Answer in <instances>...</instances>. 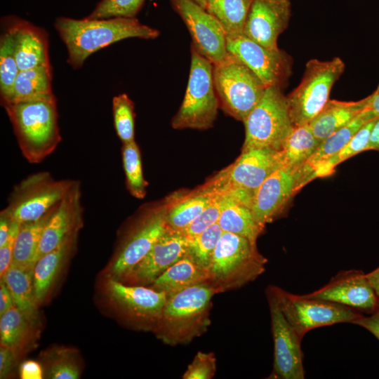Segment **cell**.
I'll return each instance as SVG.
<instances>
[{
  "label": "cell",
  "instance_id": "1",
  "mask_svg": "<svg viewBox=\"0 0 379 379\" xmlns=\"http://www.w3.org/2000/svg\"><path fill=\"white\" fill-rule=\"evenodd\" d=\"M55 28L65 44L67 62L74 69L81 67L95 52L128 38L154 39L160 32L142 24L136 18L74 19L58 18Z\"/></svg>",
  "mask_w": 379,
  "mask_h": 379
},
{
  "label": "cell",
  "instance_id": "2",
  "mask_svg": "<svg viewBox=\"0 0 379 379\" xmlns=\"http://www.w3.org/2000/svg\"><path fill=\"white\" fill-rule=\"evenodd\" d=\"M20 151L31 164L44 161L61 141L55 95L3 105Z\"/></svg>",
  "mask_w": 379,
  "mask_h": 379
},
{
  "label": "cell",
  "instance_id": "3",
  "mask_svg": "<svg viewBox=\"0 0 379 379\" xmlns=\"http://www.w3.org/2000/svg\"><path fill=\"white\" fill-rule=\"evenodd\" d=\"M215 288L197 284L168 297L155 331L166 344L190 343L205 333L211 324L210 310Z\"/></svg>",
  "mask_w": 379,
  "mask_h": 379
},
{
  "label": "cell",
  "instance_id": "4",
  "mask_svg": "<svg viewBox=\"0 0 379 379\" xmlns=\"http://www.w3.org/2000/svg\"><path fill=\"white\" fill-rule=\"evenodd\" d=\"M267 260L256 243L242 236L223 232L213 253L208 270V285L218 293L240 288L265 270Z\"/></svg>",
  "mask_w": 379,
  "mask_h": 379
},
{
  "label": "cell",
  "instance_id": "5",
  "mask_svg": "<svg viewBox=\"0 0 379 379\" xmlns=\"http://www.w3.org/2000/svg\"><path fill=\"white\" fill-rule=\"evenodd\" d=\"M191 62L182 102L171 119L174 129L206 130L217 118L220 103L213 81V65L191 45Z\"/></svg>",
  "mask_w": 379,
  "mask_h": 379
},
{
  "label": "cell",
  "instance_id": "6",
  "mask_svg": "<svg viewBox=\"0 0 379 379\" xmlns=\"http://www.w3.org/2000/svg\"><path fill=\"white\" fill-rule=\"evenodd\" d=\"M213 73L220 108L243 122L267 88L252 70L230 53L224 60L213 65Z\"/></svg>",
  "mask_w": 379,
  "mask_h": 379
},
{
  "label": "cell",
  "instance_id": "7",
  "mask_svg": "<svg viewBox=\"0 0 379 379\" xmlns=\"http://www.w3.org/2000/svg\"><path fill=\"white\" fill-rule=\"evenodd\" d=\"M345 68L338 57L329 60L312 59L307 62L300 83L286 96L293 126L309 124L322 110Z\"/></svg>",
  "mask_w": 379,
  "mask_h": 379
},
{
  "label": "cell",
  "instance_id": "8",
  "mask_svg": "<svg viewBox=\"0 0 379 379\" xmlns=\"http://www.w3.org/2000/svg\"><path fill=\"white\" fill-rule=\"evenodd\" d=\"M74 180H55L48 171L32 173L16 184L3 211L20 224L41 219L59 204Z\"/></svg>",
  "mask_w": 379,
  "mask_h": 379
},
{
  "label": "cell",
  "instance_id": "9",
  "mask_svg": "<svg viewBox=\"0 0 379 379\" xmlns=\"http://www.w3.org/2000/svg\"><path fill=\"white\" fill-rule=\"evenodd\" d=\"M243 123L245 139L241 150L255 147L280 150L293 128L286 96L281 88H267Z\"/></svg>",
  "mask_w": 379,
  "mask_h": 379
},
{
  "label": "cell",
  "instance_id": "10",
  "mask_svg": "<svg viewBox=\"0 0 379 379\" xmlns=\"http://www.w3.org/2000/svg\"><path fill=\"white\" fill-rule=\"evenodd\" d=\"M284 317L301 338L310 331L338 323H352L361 314L350 307L291 293L280 287L269 286Z\"/></svg>",
  "mask_w": 379,
  "mask_h": 379
},
{
  "label": "cell",
  "instance_id": "11",
  "mask_svg": "<svg viewBox=\"0 0 379 379\" xmlns=\"http://www.w3.org/2000/svg\"><path fill=\"white\" fill-rule=\"evenodd\" d=\"M280 167L279 150L268 147L241 150L234 163L216 174L203 187L213 192L243 190L254 194L264 180Z\"/></svg>",
  "mask_w": 379,
  "mask_h": 379
},
{
  "label": "cell",
  "instance_id": "12",
  "mask_svg": "<svg viewBox=\"0 0 379 379\" xmlns=\"http://www.w3.org/2000/svg\"><path fill=\"white\" fill-rule=\"evenodd\" d=\"M227 51L245 64L266 88H282L292 72L291 56L278 48H267L244 34L227 36Z\"/></svg>",
  "mask_w": 379,
  "mask_h": 379
},
{
  "label": "cell",
  "instance_id": "13",
  "mask_svg": "<svg viewBox=\"0 0 379 379\" xmlns=\"http://www.w3.org/2000/svg\"><path fill=\"white\" fill-rule=\"evenodd\" d=\"M169 205L152 207L146 211L120 244L110 267L113 278H124L148 253L168 229Z\"/></svg>",
  "mask_w": 379,
  "mask_h": 379
},
{
  "label": "cell",
  "instance_id": "14",
  "mask_svg": "<svg viewBox=\"0 0 379 379\" xmlns=\"http://www.w3.org/2000/svg\"><path fill=\"white\" fill-rule=\"evenodd\" d=\"M187 27L195 49L213 65L228 55L227 34L220 21L192 0H170Z\"/></svg>",
  "mask_w": 379,
  "mask_h": 379
},
{
  "label": "cell",
  "instance_id": "15",
  "mask_svg": "<svg viewBox=\"0 0 379 379\" xmlns=\"http://www.w3.org/2000/svg\"><path fill=\"white\" fill-rule=\"evenodd\" d=\"M267 298L274 340L273 369L270 378L303 379V353L301 338L284 317L277 300L268 286Z\"/></svg>",
  "mask_w": 379,
  "mask_h": 379
},
{
  "label": "cell",
  "instance_id": "16",
  "mask_svg": "<svg viewBox=\"0 0 379 379\" xmlns=\"http://www.w3.org/2000/svg\"><path fill=\"white\" fill-rule=\"evenodd\" d=\"M305 295L366 312L378 309V297L366 274L360 270L340 271L325 286Z\"/></svg>",
  "mask_w": 379,
  "mask_h": 379
},
{
  "label": "cell",
  "instance_id": "17",
  "mask_svg": "<svg viewBox=\"0 0 379 379\" xmlns=\"http://www.w3.org/2000/svg\"><path fill=\"white\" fill-rule=\"evenodd\" d=\"M112 302L127 317L154 329L161 319L167 295L162 291L142 286H128L112 277L106 284Z\"/></svg>",
  "mask_w": 379,
  "mask_h": 379
},
{
  "label": "cell",
  "instance_id": "18",
  "mask_svg": "<svg viewBox=\"0 0 379 379\" xmlns=\"http://www.w3.org/2000/svg\"><path fill=\"white\" fill-rule=\"evenodd\" d=\"M300 178V168L280 167L255 192L251 209L255 220L262 228L280 213L298 191Z\"/></svg>",
  "mask_w": 379,
  "mask_h": 379
},
{
  "label": "cell",
  "instance_id": "19",
  "mask_svg": "<svg viewBox=\"0 0 379 379\" xmlns=\"http://www.w3.org/2000/svg\"><path fill=\"white\" fill-rule=\"evenodd\" d=\"M188 251V237L182 231L168 227L144 258L124 279L131 284H152Z\"/></svg>",
  "mask_w": 379,
  "mask_h": 379
},
{
  "label": "cell",
  "instance_id": "20",
  "mask_svg": "<svg viewBox=\"0 0 379 379\" xmlns=\"http://www.w3.org/2000/svg\"><path fill=\"white\" fill-rule=\"evenodd\" d=\"M82 215L81 183L75 180L55 208L44 227L36 262L57 248L67 237L77 233L83 224Z\"/></svg>",
  "mask_w": 379,
  "mask_h": 379
},
{
  "label": "cell",
  "instance_id": "21",
  "mask_svg": "<svg viewBox=\"0 0 379 379\" xmlns=\"http://www.w3.org/2000/svg\"><path fill=\"white\" fill-rule=\"evenodd\" d=\"M291 15V0H253L243 34L267 48H278L277 39Z\"/></svg>",
  "mask_w": 379,
  "mask_h": 379
},
{
  "label": "cell",
  "instance_id": "22",
  "mask_svg": "<svg viewBox=\"0 0 379 379\" xmlns=\"http://www.w3.org/2000/svg\"><path fill=\"white\" fill-rule=\"evenodd\" d=\"M1 22L12 39L20 71L50 63L48 34L43 28L15 15Z\"/></svg>",
  "mask_w": 379,
  "mask_h": 379
},
{
  "label": "cell",
  "instance_id": "23",
  "mask_svg": "<svg viewBox=\"0 0 379 379\" xmlns=\"http://www.w3.org/2000/svg\"><path fill=\"white\" fill-rule=\"evenodd\" d=\"M376 117L367 107L348 124L321 141L312 156L300 168L298 190L310 182L317 165L338 153L365 124Z\"/></svg>",
  "mask_w": 379,
  "mask_h": 379
},
{
  "label": "cell",
  "instance_id": "24",
  "mask_svg": "<svg viewBox=\"0 0 379 379\" xmlns=\"http://www.w3.org/2000/svg\"><path fill=\"white\" fill-rule=\"evenodd\" d=\"M209 279L207 268L201 265L189 251L152 284V288L167 297L190 286L205 284Z\"/></svg>",
  "mask_w": 379,
  "mask_h": 379
},
{
  "label": "cell",
  "instance_id": "25",
  "mask_svg": "<svg viewBox=\"0 0 379 379\" xmlns=\"http://www.w3.org/2000/svg\"><path fill=\"white\" fill-rule=\"evenodd\" d=\"M371 95L357 101L329 100L322 110L309 124L316 138L322 141L346 126L366 109Z\"/></svg>",
  "mask_w": 379,
  "mask_h": 379
},
{
  "label": "cell",
  "instance_id": "26",
  "mask_svg": "<svg viewBox=\"0 0 379 379\" xmlns=\"http://www.w3.org/2000/svg\"><path fill=\"white\" fill-rule=\"evenodd\" d=\"M77 233L67 237L57 248L44 255L33 268V287L37 303L42 302L49 293L58 274L69 255Z\"/></svg>",
  "mask_w": 379,
  "mask_h": 379
},
{
  "label": "cell",
  "instance_id": "27",
  "mask_svg": "<svg viewBox=\"0 0 379 379\" xmlns=\"http://www.w3.org/2000/svg\"><path fill=\"white\" fill-rule=\"evenodd\" d=\"M218 193L222 194V204L218 224L222 231L256 243L264 228L255 220L251 208L239 201L229 192Z\"/></svg>",
  "mask_w": 379,
  "mask_h": 379
},
{
  "label": "cell",
  "instance_id": "28",
  "mask_svg": "<svg viewBox=\"0 0 379 379\" xmlns=\"http://www.w3.org/2000/svg\"><path fill=\"white\" fill-rule=\"evenodd\" d=\"M51 81L50 63L20 70L13 86L11 98L6 104L53 96Z\"/></svg>",
  "mask_w": 379,
  "mask_h": 379
},
{
  "label": "cell",
  "instance_id": "29",
  "mask_svg": "<svg viewBox=\"0 0 379 379\" xmlns=\"http://www.w3.org/2000/svg\"><path fill=\"white\" fill-rule=\"evenodd\" d=\"M11 292L15 305L32 322L38 316L33 287V269L11 264L1 279Z\"/></svg>",
  "mask_w": 379,
  "mask_h": 379
},
{
  "label": "cell",
  "instance_id": "30",
  "mask_svg": "<svg viewBox=\"0 0 379 379\" xmlns=\"http://www.w3.org/2000/svg\"><path fill=\"white\" fill-rule=\"evenodd\" d=\"M320 142L309 124L293 126L279 150L281 167L301 168L316 151Z\"/></svg>",
  "mask_w": 379,
  "mask_h": 379
},
{
  "label": "cell",
  "instance_id": "31",
  "mask_svg": "<svg viewBox=\"0 0 379 379\" xmlns=\"http://www.w3.org/2000/svg\"><path fill=\"white\" fill-rule=\"evenodd\" d=\"M54 209L39 220L20 224L14 244L13 264L34 268L44 227Z\"/></svg>",
  "mask_w": 379,
  "mask_h": 379
},
{
  "label": "cell",
  "instance_id": "32",
  "mask_svg": "<svg viewBox=\"0 0 379 379\" xmlns=\"http://www.w3.org/2000/svg\"><path fill=\"white\" fill-rule=\"evenodd\" d=\"M215 192L203 187L194 194L173 205H169L166 222L169 228L182 231L208 205Z\"/></svg>",
  "mask_w": 379,
  "mask_h": 379
},
{
  "label": "cell",
  "instance_id": "33",
  "mask_svg": "<svg viewBox=\"0 0 379 379\" xmlns=\"http://www.w3.org/2000/svg\"><path fill=\"white\" fill-rule=\"evenodd\" d=\"M253 0H208V11L223 26L227 36L243 34Z\"/></svg>",
  "mask_w": 379,
  "mask_h": 379
},
{
  "label": "cell",
  "instance_id": "34",
  "mask_svg": "<svg viewBox=\"0 0 379 379\" xmlns=\"http://www.w3.org/2000/svg\"><path fill=\"white\" fill-rule=\"evenodd\" d=\"M377 119L378 117L365 124L338 153L317 165L311 175L310 181L316 178L331 175L340 163L366 151L371 133Z\"/></svg>",
  "mask_w": 379,
  "mask_h": 379
},
{
  "label": "cell",
  "instance_id": "35",
  "mask_svg": "<svg viewBox=\"0 0 379 379\" xmlns=\"http://www.w3.org/2000/svg\"><path fill=\"white\" fill-rule=\"evenodd\" d=\"M121 157L128 191L135 198L143 199L148 183L143 176L140 151L135 140L122 144Z\"/></svg>",
  "mask_w": 379,
  "mask_h": 379
},
{
  "label": "cell",
  "instance_id": "36",
  "mask_svg": "<svg viewBox=\"0 0 379 379\" xmlns=\"http://www.w3.org/2000/svg\"><path fill=\"white\" fill-rule=\"evenodd\" d=\"M19 72L12 39L4 30L0 38V95L2 105L11 100Z\"/></svg>",
  "mask_w": 379,
  "mask_h": 379
},
{
  "label": "cell",
  "instance_id": "37",
  "mask_svg": "<svg viewBox=\"0 0 379 379\" xmlns=\"http://www.w3.org/2000/svg\"><path fill=\"white\" fill-rule=\"evenodd\" d=\"M0 317L1 345L18 349L27 336L31 321L15 305Z\"/></svg>",
  "mask_w": 379,
  "mask_h": 379
},
{
  "label": "cell",
  "instance_id": "38",
  "mask_svg": "<svg viewBox=\"0 0 379 379\" xmlns=\"http://www.w3.org/2000/svg\"><path fill=\"white\" fill-rule=\"evenodd\" d=\"M112 114L114 129L122 144L135 140L134 103L126 93L113 98Z\"/></svg>",
  "mask_w": 379,
  "mask_h": 379
},
{
  "label": "cell",
  "instance_id": "39",
  "mask_svg": "<svg viewBox=\"0 0 379 379\" xmlns=\"http://www.w3.org/2000/svg\"><path fill=\"white\" fill-rule=\"evenodd\" d=\"M223 233L217 223L189 239V253L203 267L208 269L217 243Z\"/></svg>",
  "mask_w": 379,
  "mask_h": 379
},
{
  "label": "cell",
  "instance_id": "40",
  "mask_svg": "<svg viewBox=\"0 0 379 379\" xmlns=\"http://www.w3.org/2000/svg\"><path fill=\"white\" fill-rule=\"evenodd\" d=\"M145 0H100L86 17L90 19L135 18Z\"/></svg>",
  "mask_w": 379,
  "mask_h": 379
},
{
  "label": "cell",
  "instance_id": "41",
  "mask_svg": "<svg viewBox=\"0 0 379 379\" xmlns=\"http://www.w3.org/2000/svg\"><path fill=\"white\" fill-rule=\"evenodd\" d=\"M222 204V194L215 192V196L203 211L182 232L192 238L218 222Z\"/></svg>",
  "mask_w": 379,
  "mask_h": 379
},
{
  "label": "cell",
  "instance_id": "42",
  "mask_svg": "<svg viewBox=\"0 0 379 379\" xmlns=\"http://www.w3.org/2000/svg\"><path fill=\"white\" fill-rule=\"evenodd\" d=\"M216 358L212 352H198L182 375L184 379H211L216 372Z\"/></svg>",
  "mask_w": 379,
  "mask_h": 379
},
{
  "label": "cell",
  "instance_id": "43",
  "mask_svg": "<svg viewBox=\"0 0 379 379\" xmlns=\"http://www.w3.org/2000/svg\"><path fill=\"white\" fill-rule=\"evenodd\" d=\"M47 372L48 378L51 379H77L80 376L78 365L65 351L58 353Z\"/></svg>",
  "mask_w": 379,
  "mask_h": 379
},
{
  "label": "cell",
  "instance_id": "44",
  "mask_svg": "<svg viewBox=\"0 0 379 379\" xmlns=\"http://www.w3.org/2000/svg\"><path fill=\"white\" fill-rule=\"evenodd\" d=\"M20 223L13 220L10 233L4 245L0 246V277H3L10 267L12 260L15 241L20 230Z\"/></svg>",
  "mask_w": 379,
  "mask_h": 379
},
{
  "label": "cell",
  "instance_id": "45",
  "mask_svg": "<svg viewBox=\"0 0 379 379\" xmlns=\"http://www.w3.org/2000/svg\"><path fill=\"white\" fill-rule=\"evenodd\" d=\"M352 324L364 328L379 340V309L372 312L368 317L362 314L354 320Z\"/></svg>",
  "mask_w": 379,
  "mask_h": 379
},
{
  "label": "cell",
  "instance_id": "46",
  "mask_svg": "<svg viewBox=\"0 0 379 379\" xmlns=\"http://www.w3.org/2000/svg\"><path fill=\"white\" fill-rule=\"evenodd\" d=\"M15 361V350L1 345L0 347V378H4L11 372Z\"/></svg>",
  "mask_w": 379,
  "mask_h": 379
},
{
  "label": "cell",
  "instance_id": "47",
  "mask_svg": "<svg viewBox=\"0 0 379 379\" xmlns=\"http://www.w3.org/2000/svg\"><path fill=\"white\" fill-rule=\"evenodd\" d=\"M20 376L22 379H41L43 378L41 366L35 361H25L20 365Z\"/></svg>",
  "mask_w": 379,
  "mask_h": 379
},
{
  "label": "cell",
  "instance_id": "48",
  "mask_svg": "<svg viewBox=\"0 0 379 379\" xmlns=\"http://www.w3.org/2000/svg\"><path fill=\"white\" fill-rule=\"evenodd\" d=\"M15 305L13 299L7 286L1 280L0 284V316Z\"/></svg>",
  "mask_w": 379,
  "mask_h": 379
},
{
  "label": "cell",
  "instance_id": "49",
  "mask_svg": "<svg viewBox=\"0 0 379 379\" xmlns=\"http://www.w3.org/2000/svg\"><path fill=\"white\" fill-rule=\"evenodd\" d=\"M13 220L3 211L0 213V246L4 245L10 233Z\"/></svg>",
  "mask_w": 379,
  "mask_h": 379
},
{
  "label": "cell",
  "instance_id": "50",
  "mask_svg": "<svg viewBox=\"0 0 379 379\" xmlns=\"http://www.w3.org/2000/svg\"><path fill=\"white\" fill-rule=\"evenodd\" d=\"M367 150L379 151V117L372 128Z\"/></svg>",
  "mask_w": 379,
  "mask_h": 379
},
{
  "label": "cell",
  "instance_id": "51",
  "mask_svg": "<svg viewBox=\"0 0 379 379\" xmlns=\"http://www.w3.org/2000/svg\"><path fill=\"white\" fill-rule=\"evenodd\" d=\"M375 117H379V85L375 91L371 94V100L368 106Z\"/></svg>",
  "mask_w": 379,
  "mask_h": 379
},
{
  "label": "cell",
  "instance_id": "52",
  "mask_svg": "<svg viewBox=\"0 0 379 379\" xmlns=\"http://www.w3.org/2000/svg\"><path fill=\"white\" fill-rule=\"evenodd\" d=\"M366 277L379 298V266L372 272L366 274Z\"/></svg>",
  "mask_w": 379,
  "mask_h": 379
},
{
  "label": "cell",
  "instance_id": "53",
  "mask_svg": "<svg viewBox=\"0 0 379 379\" xmlns=\"http://www.w3.org/2000/svg\"><path fill=\"white\" fill-rule=\"evenodd\" d=\"M206 11L208 10V0H192Z\"/></svg>",
  "mask_w": 379,
  "mask_h": 379
},
{
  "label": "cell",
  "instance_id": "54",
  "mask_svg": "<svg viewBox=\"0 0 379 379\" xmlns=\"http://www.w3.org/2000/svg\"><path fill=\"white\" fill-rule=\"evenodd\" d=\"M378 308L379 309V298H378Z\"/></svg>",
  "mask_w": 379,
  "mask_h": 379
}]
</instances>
